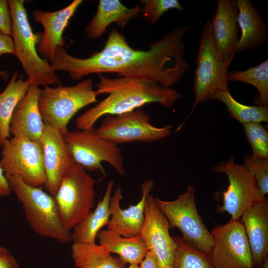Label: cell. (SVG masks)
Here are the masks:
<instances>
[{
  "mask_svg": "<svg viewBox=\"0 0 268 268\" xmlns=\"http://www.w3.org/2000/svg\"><path fill=\"white\" fill-rule=\"evenodd\" d=\"M1 147L0 165L4 176H18L30 185L44 186L46 177L40 140H32L25 135L13 136Z\"/></svg>",
  "mask_w": 268,
  "mask_h": 268,
  "instance_id": "cell-11",
  "label": "cell"
},
{
  "mask_svg": "<svg viewBox=\"0 0 268 268\" xmlns=\"http://www.w3.org/2000/svg\"><path fill=\"white\" fill-rule=\"evenodd\" d=\"M243 165L256 179L259 200H266V195L268 194V159L246 154Z\"/></svg>",
  "mask_w": 268,
  "mask_h": 268,
  "instance_id": "cell-30",
  "label": "cell"
},
{
  "mask_svg": "<svg viewBox=\"0 0 268 268\" xmlns=\"http://www.w3.org/2000/svg\"><path fill=\"white\" fill-rule=\"evenodd\" d=\"M99 244L110 253L119 255L126 264L139 265L147 251L140 235L125 237L108 229L101 230L97 234Z\"/></svg>",
  "mask_w": 268,
  "mask_h": 268,
  "instance_id": "cell-23",
  "label": "cell"
},
{
  "mask_svg": "<svg viewBox=\"0 0 268 268\" xmlns=\"http://www.w3.org/2000/svg\"><path fill=\"white\" fill-rule=\"evenodd\" d=\"M140 9L138 5L129 8L119 0H100L96 14L85 28V33L89 39L95 40L102 35L112 23L123 28L138 16Z\"/></svg>",
  "mask_w": 268,
  "mask_h": 268,
  "instance_id": "cell-22",
  "label": "cell"
},
{
  "mask_svg": "<svg viewBox=\"0 0 268 268\" xmlns=\"http://www.w3.org/2000/svg\"><path fill=\"white\" fill-rule=\"evenodd\" d=\"M255 266L261 268L268 254V203L257 200L241 216Z\"/></svg>",
  "mask_w": 268,
  "mask_h": 268,
  "instance_id": "cell-19",
  "label": "cell"
},
{
  "mask_svg": "<svg viewBox=\"0 0 268 268\" xmlns=\"http://www.w3.org/2000/svg\"><path fill=\"white\" fill-rule=\"evenodd\" d=\"M71 251L77 268H126L125 263L95 242H73Z\"/></svg>",
  "mask_w": 268,
  "mask_h": 268,
  "instance_id": "cell-26",
  "label": "cell"
},
{
  "mask_svg": "<svg viewBox=\"0 0 268 268\" xmlns=\"http://www.w3.org/2000/svg\"><path fill=\"white\" fill-rule=\"evenodd\" d=\"M41 90L31 84L16 106L9 124V132L13 136L25 135L32 140L40 139L45 126L38 104Z\"/></svg>",
  "mask_w": 268,
  "mask_h": 268,
  "instance_id": "cell-20",
  "label": "cell"
},
{
  "mask_svg": "<svg viewBox=\"0 0 268 268\" xmlns=\"http://www.w3.org/2000/svg\"><path fill=\"white\" fill-rule=\"evenodd\" d=\"M9 75V73L5 70H0V76L6 80L7 79Z\"/></svg>",
  "mask_w": 268,
  "mask_h": 268,
  "instance_id": "cell-38",
  "label": "cell"
},
{
  "mask_svg": "<svg viewBox=\"0 0 268 268\" xmlns=\"http://www.w3.org/2000/svg\"><path fill=\"white\" fill-rule=\"evenodd\" d=\"M98 95L91 79L69 86H45L39 97V107L44 121L64 135L73 116L84 107L98 102Z\"/></svg>",
  "mask_w": 268,
  "mask_h": 268,
  "instance_id": "cell-5",
  "label": "cell"
},
{
  "mask_svg": "<svg viewBox=\"0 0 268 268\" xmlns=\"http://www.w3.org/2000/svg\"><path fill=\"white\" fill-rule=\"evenodd\" d=\"M238 13L237 22L241 35L236 53H241L265 45L268 29L260 11L250 0H236Z\"/></svg>",
  "mask_w": 268,
  "mask_h": 268,
  "instance_id": "cell-21",
  "label": "cell"
},
{
  "mask_svg": "<svg viewBox=\"0 0 268 268\" xmlns=\"http://www.w3.org/2000/svg\"><path fill=\"white\" fill-rule=\"evenodd\" d=\"M213 100H218L225 105L231 117L242 124L268 122V106L242 104L232 96L229 90L217 93Z\"/></svg>",
  "mask_w": 268,
  "mask_h": 268,
  "instance_id": "cell-27",
  "label": "cell"
},
{
  "mask_svg": "<svg viewBox=\"0 0 268 268\" xmlns=\"http://www.w3.org/2000/svg\"><path fill=\"white\" fill-rule=\"evenodd\" d=\"M176 247L172 268H215L209 257L182 237H173Z\"/></svg>",
  "mask_w": 268,
  "mask_h": 268,
  "instance_id": "cell-29",
  "label": "cell"
},
{
  "mask_svg": "<svg viewBox=\"0 0 268 268\" xmlns=\"http://www.w3.org/2000/svg\"><path fill=\"white\" fill-rule=\"evenodd\" d=\"M4 176L11 191L22 205L27 223L37 235L62 244L71 241V233L62 223L53 196L40 187L26 183L18 176Z\"/></svg>",
  "mask_w": 268,
  "mask_h": 268,
  "instance_id": "cell-3",
  "label": "cell"
},
{
  "mask_svg": "<svg viewBox=\"0 0 268 268\" xmlns=\"http://www.w3.org/2000/svg\"><path fill=\"white\" fill-rule=\"evenodd\" d=\"M153 187L151 179L145 181L141 185V197L139 201L128 208H122L121 201L123 199L122 190L118 187L110 202V218L107 229L125 237H133L140 235L144 220V213L147 197Z\"/></svg>",
  "mask_w": 268,
  "mask_h": 268,
  "instance_id": "cell-18",
  "label": "cell"
},
{
  "mask_svg": "<svg viewBox=\"0 0 268 268\" xmlns=\"http://www.w3.org/2000/svg\"><path fill=\"white\" fill-rule=\"evenodd\" d=\"M261 268H268V258L266 259V260L265 261Z\"/></svg>",
  "mask_w": 268,
  "mask_h": 268,
  "instance_id": "cell-39",
  "label": "cell"
},
{
  "mask_svg": "<svg viewBox=\"0 0 268 268\" xmlns=\"http://www.w3.org/2000/svg\"><path fill=\"white\" fill-rule=\"evenodd\" d=\"M139 266V268H159L155 256L149 250H147L144 259Z\"/></svg>",
  "mask_w": 268,
  "mask_h": 268,
  "instance_id": "cell-36",
  "label": "cell"
},
{
  "mask_svg": "<svg viewBox=\"0 0 268 268\" xmlns=\"http://www.w3.org/2000/svg\"><path fill=\"white\" fill-rule=\"evenodd\" d=\"M40 140L43 147L46 177L44 186L54 197L65 174L74 162L66 145L63 135L45 122Z\"/></svg>",
  "mask_w": 268,
  "mask_h": 268,
  "instance_id": "cell-15",
  "label": "cell"
},
{
  "mask_svg": "<svg viewBox=\"0 0 268 268\" xmlns=\"http://www.w3.org/2000/svg\"><path fill=\"white\" fill-rule=\"evenodd\" d=\"M12 192L0 165V196L9 195Z\"/></svg>",
  "mask_w": 268,
  "mask_h": 268,
  "instance_id": "cell-37",
  "label": "cell"
},
{
  "mask_svg": "<svg viewBox=\"0 0 268 268\" xmlns=\"http://www.w3.org/2000/svg\"><path fill=\"white\" fill-rule=\"evenodd\" d=\"M7 54L15 56L13 41L11 37L0 32V57Z\"/></svg>",
  "mask_w": 268,
  "mask_h": 268,
  "instance_id": "cell-35",
  "label": "cell"
},
{
  "mask_svg": "<svg viewBox=\"0 0 268 268\" xmlns=\"http://www.w3.org/2000/svg\"><path fill=\"white\" fill-rule=\"evenodd\" d=\"M195 63L194 103L190 114L198 104L212 100L217 93L229 90L227 75L230 65L223 63L217 54L212 37L209 18L206 19L201 31Z\"/></svg>",
  "mask_w": 268,
  "mask_h": 268,
  "instance_id": "cell-7",
  "label": "cell"
},
{
  "mask_svg": "<svg viewBox=\"0 0 268 268\" xmlns=\"http://www.w3.org/2000/svg\"><path fill=\"white\" fill-rule=\"evenodd\" d=\"M213 245L209 256L215 268H254L250 245L243 224L229 221L211 231Z\"/></svg>",
  "mask_w": 268,
  "mask_h": 268,
  "instance_id": "cell-12",
  "label": "cell"
},
{
  "mask_svg": "<svg viewBox=\"0 0 268 268\" xmlns=\"http://www.w3.org/2000/svg\"><path fill=\"white\" fill-rule=\"evenodd\" d=\"M12 21V37L15 57L20 62L31 84L38 86L61 85V80L48 61L39 55L37 44L40 32L34 33L29 22L23 0H8Z\"/></svg>",
  "mask_w": 268,
  "mask_h": 268,
  "instance_id": "cell-4",
  "label": "cell"
},
{
  "mask_svg": "<svg viewBox=\"0 0 268 268\" xmlns=\"http://www.w3.org/2000/svg\"><path fill=\"white\" fill-rule=\"evenodd\" d=\"M246 137L251 147L253 155L268 159V132L260 123L242 124Z\"/></svg>",
  "mask_w": 268,
  "mask_h": 268,
  "instance_id": "cell-31",
  "label": "cell"
},
{
  "mask_svg": "<svg viewBox=\"0 0 268 268\" xmlns=\"http://www.w3.org/2000/svg\"><path fill=\"white\" fill-rule=\"evenodd\" d=\"M0 268H19L14 257L5 248L0 246Z\"/></svg>",
  "mask_w": 268,
  "mask_h": 268,
  "instance_id": "cell-34",
  "label": "cell"
},
{
  "mask_svg": "<svg viewBox=\"0 0 268 268\" xmlns=\"http://www.w3.org/2000/svg\"><path fill=\"white\" fill-rule=\"evenodd\" d=\"M192 26L175 27L152 42L147 50L133 48L123 34L113 29L103 49L88 58H76L64 47L57 48L51 67L55 71H67L74 80L90 74L114 72L118 77L151 80L170 87L190 67L185 55L184 37Z\"/></svg>",
  "mask_w": 268,
  "mask_h": 268,
  "instance_id": "cell-1",
  "label": "cell"
},
{
  "mask_svg": "<svg viewBox=\"0 0 268 268\" xmlns=\"http://www.w3.org/2000/svg\"><path fill=\"white\" fill-rule=\"evenodd\" d=\"M114 183L108 181L105 193L93 211L73 228L71 241L76 243H95L98 233L107 225L110 218V202Z\"/></svg>",
  "mask_w": 268,
  "mask_h": 268,
  "instance_id": "cell-24",
  "label": "cell"
},
{
  "mask_svg": "<svg viewBox=\"0 0 268 268\" xmlns=\"http://www.w3.org/2000/svg\"><path fill=\"white\" fill-rule=\"evenodd\" d=\"M96 181L74 163L63 176L54 196L64 227L68 231L83 221L95 205Z\"/></svg>",
  "mask_w": 268,
  "mask_h": 268,
  "instance_id": "cell-6",
  "label": "cell"
},
{
  "mask_svg": "<svg viewBox=\"0 0 268 268\" xmlns=\"http://www.w3.org/2000/svg\"><path fill=\"white\" fill-rule=\"evenodd\" d=\"M172 125L156 127L151 118L140 108L117 115H106L97 129V134L116 145L140 142H154L170 136Z\"/></svg>",
  "mask_w": 268,
  "mask_h": 268,
  "instance_id": "cell-10",
  "label": "cell"
},
{
  "mask_svg": "<svg viewBox=\"0 0 268 268\" xmlns=\"http://www.w3.org/2000/svg\"><path fill=\"white\" fill-rule=\"evenodd\" d=\"M63 136L74 163L85 170L98 171L105 175L102 164L105 162L110 164L119 175H125L121 149L117 145L98 136L94 128L91 130L68 131Z\"/></svg>",
  "mask_w": 268,
  "mask_h": 268,
  "instance_id": "cell-8",
  "label": "cell"
},
{
  "mask_svg": "<svg viewBox=\"0 0 268 268\" xmlns=\"http://www.w3.org/2000/svg\"><path fill=\"white\" fill-rule=\"evenodd\" d=\"M0 32L12 37V21L8 0H0Z\"/></svg>",
  "mask_w": 268,
  "mask_h": 268,
  "instance_id": "cell-33",
  "label": "cell"
},
{
  "mask_svg": "<svg viewBox=\"0 0 268 268\" xmlns=\"http://www.w3.org/2000/svg\"><path fill=\"white\" fill-rule=\"evenodd\" d=\"M154 201L170 226L178 228L184 240L209 257L213 239L198 211L195 187L188 186L186 191L174 200L167 201L154 198Z\"/></svg>",
  "mask_w": 268,
  "mask_h": 268,
  "instance_id": "cell-9",
  "label": "cell"
},
{
  "mask_svg": "<svg viewBox=\"0 0 268 268\" xmlns=\"http://www.w3.org/2000/svg\"><path fill=\"white\" fill-rule=\"evenodd\" d=\"M140 2L143 4L140 12L147 22L152 25H155L162 15L170 9L184 10L178 0H144Z\"/></svg>",
  "mask_w": 268,
  "mask_h": 268,
  "instance_id": "cell-32",
  "label": "cell"
},
{
  "mask_svg": "<svg viewBox=\"0 0 268 268\" xmlns=\"http://www.w3.org/2000/svg\"><path fill=\"white\" fill-rule=\"evenodd\" d=\"M238 10L236 0H217L215 13L210 19L211 32L221 60L230 65L235 58L238 40Z\"/></svg>",
  "mask_w": 268,
  "mask_h": 268,
  "instance_id": "cell-16",
  "label": "cell"
},
{
  "mask_svg": "<svg viewBox=\"0 0 268 268\" xmlns=\"http://www.w3.org/2000/svg\"><path fill=\"white\" fill-rule=\"evenodd\" d=\"M128 268H139V266L138 265H131Z\"/></svg>",
  "mask_w": 268,
  "mask_h": 268,
  "instance_id": "cell-40",
  "label": "cell"
},
{
  "mask_svg": "<svg viewBox=\"0 0 268 268\" xmlns=\"http://www.w3.org/2000/svg\"><path fill=\"white\" fill-rule=\"evenodd\" d=\"M96 84L98 95L108 94L104 100L80 115L75 120L78 130L94 128L96 122L106 115L131 112L148 103L172 107L182 98L180 93L148 79L118 77L109 78L99 74Z\"/></svg>",
  "mask_w": 268,
  "mask_h": 268,
  "instance_id": "cell-2",
  "label": "cell"
},
{
  "mask_svg": "<svg viewBox=\"0 0 268 268\" xmlns=\"http://www.w3.org/2000/svg\"><path fill=\"white\" fill-rule=\"evenodd\" d=\"M82 2V0H74L66 7L53 12L40 9L32 11L34 20L44 28L37 44L38 53L42 58L51 63L56 49L64 47L66 44L63 37L64 30Z\"/></svg>",
  "mask_w": 268,
  "mask_h": 268,
  "instance_id": "cell-17",
  "label": "cell"
},
{
  "mask_svg": "<svg viewBox=\"0 0 268 268\" xmlns=\"http://www.w3.org/2000/svg\"><path fill=\"white\" fill-rule=\"evenodd\" d=\"M18 70L13 73L5 88L0 93V146L10 136L9 124L13 112L31 86Z\"/></svg>",
  "mask_w": 268,
  "mask_h": 268,
  "instance_id": "cell-25",
  "label": "cell"
},
{
  "mask_svg": "<svg viewBox=\"0 0 268 268\" xmlns=\"http://www.w3.org/2000/svg\"><path fill=\"white\" fill-rule=\"evenodd\" d=\"M170 227L168 220L157 206L154 198L149 195L140 235L147 250L155 256L159 268H172L176 243L170 235Z\"/></svg>",
  "mask_w": 268,
  "mask_h": 268,
  "instance_id": "cell-14",
  "label": "cell"
},
{
  "mask_svg": "<svg viewBox=\"0 0 268 268\" xmlns=\"http://www.w3.org/2000/svg\"><path fill=\"white\" fill-rule=\"evenodd\" d=\"M212 171L225 174L229 185L222 193L223 204L217 211L227 212L229 221L239 220L243 212L257 200L258 188L255 177L243 164H238L232 157L214 166Z\"/></svg>",
  "mask_w": 268,
  "mask_h": 268,
  "instance_id": "cell-13",
  "label": "cell"
},
{
  "mask_svg": "<svg viewBox=\"0 0 268 268\" xmlns=\"http://www.w3.org/2000/svg\"><path fill=\"white\" fill-rule=\"evenodd\" d=\"M228 81H238L254 86L259 93L260 105H268V60L244 70H232L227 75Z\"/></svg>",
  "mask_w": 268,
  "mask_h": 268,
  "instance_id": "cell-28",
  "label": "cell"
}]
</instances>
